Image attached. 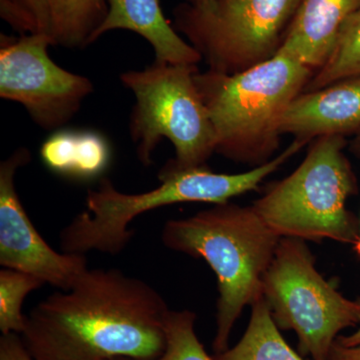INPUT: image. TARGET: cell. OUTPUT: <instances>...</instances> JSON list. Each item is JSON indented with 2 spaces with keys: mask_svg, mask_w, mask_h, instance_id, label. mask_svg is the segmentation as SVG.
Returning a JSON list of instances; mask_svg holds the SVG:
<instances>
[{
  "mask_svg": "<svg viewBox=\"0 0 360 360\" xmlns=\"http://www.w3.org/2000/svg\"><path fill=\"white\" fill-rule=\"evenodd\" d=\"M167 302L120 270L87 269L26 316L21 335L35 360H156L165 352Z\"/></svg>",
  "mask_w": 360,
  "mask_h": 360,
  "instance_id": "1",
  "label": "cell"
},
{
  "mask_svg": "<svg viewBox=\"0 0 360 360\" xmlns=\"http://www.w3.org/2000/svg\"><path fill=\"white\" fill-rule=\"evenodd\" d=\"M281 236L252 206L214 205L187 219L168 220L161 240L169 250L205 260L217 277L214 354L229 347L234 324L243 309L262 296V279Z\"/></svg>",
  "mask_w": 360,
  "mask_h": 360,
  "instance_id": "2",
  "label": "cell"
},
{
  "mask_svg": "<svg viewBox=\"0 0 360 360\" xmlns=\"http://www.w3.org/2000/svg\"><path fill=\"white\" fill-rule=\"evenodd\" d=\"M305 143L295 139L277 158L243 174H217L205 165L176 168L167 163L158 174L160 186L146 193H123L110 179L103 177L98 187L87 193L86 210L60 232L61 250L78 255L91 250L118 255L134 238L129 224L142 213L175 203H227L257 189Z\"/></svg>",
  "mask_w": 360,
  "mask_h": 360,
  "instance_id": "3",
  "label": "cell"
},
{
  "mask_svg": "<svg viewBox=\"0 0 360 360\" xmlns=\"http://www.w3.org/2000/svg\"><path fill=\"white\" fill-rule=\"evenodd\" d=\"M311 68L276 52L239 72L195 73L214 127L217 150L236 161L262 165L278 146L279 122L310 80Z\"/></svg>",
  "mask_w": 360,
  "mask_h": 360,
  "instance_id": "4",
  "label": "cell"
},
{
  "mask_svg": "<svg viewBox=\"0 0 360 360\" xmlns=\"http://www.w3.org/2000/svg\"><path fill=\"white\" fill-rule=\"evenodd\" d=\"M345 146L342 135L319 137L300 167L255 201L253 210L277 236L356 243L359 225L347 208L356 180Z\"/></svg>",
  "mask_w": 360,
  "mask_h": 360,
  "instance_id": "5",
  "label": "cell"
},
{
  "mask_svg": "<svg viewBox=\"0 0 360 360\" xmlns=\"http://www.w3.org/2000/svg\"><path fill=\"white\" fill-rule=\"evenodd\" d=\"M195 65L158 63L125 71L120 82L136 103L129 131L137 158L149 167L162 139L174 144L176 168L202 167L217 150L214 127L195 82Z\"/></svg>",
  "mask_w": 360,
  "mask_h": 360,
  "instance_id": "6",
  "label": "cell"
},
{
  "mask_svg": "<svg viewBox=\"0 0 360 360\" xmlns=\"http://www.w3.org/2000/svg\"><path fill=\"white\" fill-rule=\"evenodd\" d=\"M262 297L277 328L295 331L298 352L312 360H328L341 331L360 323V300L345 297L322 277L303 239L281 238Z\"/></svg>",
  "mask_w": 360,
  "mask_h": 360,
  "instance_id": "7",
  "label": "cell"
},
{
  "mask_svg": "<svg viewBox=\"0 0 360 360\" xmlns=\"http://www.w3.org/2000/svg\"><path fill=\"white\" fill-rule=\"evenodd\" d=\"M302 0H212L182 4L174 25L217 72H239L278 51Z\"/></svg>",
  "mask_w": 360,
  "mask_h": 360,
  "instance_id": "8",
  "label": "cell"
},
{
  "mask_svg": "<svg viewBox=\"0 0 360 360\" xmlns=\"http://www.w3.org/2000/svg\"><path fill=\"white\" fill-rule=\"evenodd\" d=\"M51 35L0 37V97L21 104L45 130L70 122L94 92L91 80L56 65L49 47Z\"/></svg>",
  "mask_w": 360,
  "mask_h": 360,
  "instance_id": "9",
  "label": "cell"
},
{
  "mask_svg": "<svg viewBox=\"0 0 360 360\" xmlns=\"http://www.w3.org/2000/svg\"><path fill=\"white\" fill-rule=\"evenodd\" d=\"M32 160L20 148L0 165V264L70 290L89 269L84 255L59 253L42 238L26 213L15 188V174Z\"/></svg>",
  "mask_w": 360,
  "mask_h": 360,
  "instance_id": "10",
  "label": "cell"
},
{
  "mask_svg": "<svg viewBox=\"0 0 360 360\" xmlns=\"http://www.w3.org/2000/svg\"><path fill=\"white\" fill-rule=\"evenodd\" d=\"M278 129L281 135L307 142L360 129V77L300 94L284 111Z\"/></svg>",
  "mask_w": 360,
  "mask_h": 360,
  "instance_id": "11",
  "label": "cell"
},
{
  "mask_svg": "<svg viewBox=\"0 0 360 360\" xmlns=\"http://www.w3.org/2000/svg\"><path fill=\"white\" fill-rule=\"evenodd\" d=\"M108 14L90 39V44L115 30H129L148 41L155 61L170 65H195L202 56L170 25L160 0H106Z\"/></svg>",
  "mask_w": 360,
  "mask_h": 360,
  "instance_id": "12",
  "label": "cell"
},
{
  "mask_svg": "<svg viewBox=\"0 0 360 360\" xmlns=\"http://www.w3.org/2000/svg\"><path fill=\"white\" fill-rule=\"evenodd\" d=\"M360 7V0H302L279 46V53L321 68L328 60L341 27Z\"/></svg>",
  "mask_w": 360,
  "mask_h": 360,
  "instance_id": "13",
  "label": "cell"
},
{
  "mask_svg": "<svg viewBox=\"0 0 360 360\" xmlns=\"http://www.w3.org/2000/svg\"><path fill=\"white\" fill-rule=\"evenodd\" d=\"M45 167L65 179L89 181L110 167L111 149L105 137L91 130H56L40 148Z\"/></svg>",
  "mask_w": 360,
  "mask_h": 360,
  "instance_id": "14",
  "label": "cell"
},
{
  "mask_svg": "<svg viewBox=\"0 0 360 360\" xmlns=\"http://www.w3.org/2000/svg\"><path fill=\"white\" fill-rule=\"evenodd\" d=\"M213 357L215 360H305L284 340L262 296L251 305L248 328L238 342Z\"/></svg>",
  "mask_w": 360,
  "mask_h": 360,
  "instance_id": "15",
  "label": "cell"
},
{
  "mask_svg": "<svg viewBox=\"0 0 360 360\" xmlns=\"http://www.w3.org/2000/svg\"><path fill=\"white\" fill-rule=\"evenodd\" d=\"M106 14V0H56L51 27L54 45L86 47Z\"/></svg>",
  "mask_w": 360,
  "mask_h": 360,
  "instance_id": "16",
  "label": "cell"
},
{
  "mask_svg": "<svg viewBox=\"0 0 360 360\" xmlns=\"http://www.w3.org/2000/svg\"><path fill=\"white\" fill-rule=\"evenodd\" d=\"M356 77H360V7L345 21L328 60L304 90L314 91Z\"/></svg>",
  "mask_w": 360,
  "mask_h": 360,
  "instance_id": "17",
  "label": "cell"
},
{
  "mask_svg": "<svg viewBox=\"0 0 360 360\" xmlns=\"http://www.w3.org/2000/svg\"><path fill=\"white\" fill-rule=\"evenodd\" d=\"M45 284L37 277L11 269L0 271V330L2 335H22L26 315L22 305L26 296Z\"/></svg>",
  "mask_w": 360,
  "mask_h": 360,
  "instance_id": "18",
  "label": "cell"
},
{
  "mask_svg": "<svg viewBox=\"0 0 360 360\" xmlns=\"http://www.w3.org/2000/svg\"><path fill=\"white\" fill-rule=\"evenodd\" d=\"M196 314L191 310H169L165 321V352L156 360H215L195 333Z\"/></svg>",
  "mask_w": 360,
  "mask_h": 360,
  "instance_id": "19",
  "label": "cell"
},
{
  "mask_svg": "<svg viewBox=\"0 0 360 360\" xmlns=\"http://www.w3.org/2000/svg\"><path fill=\"white\" fill-rule=\"evenodd\" d=\"M54 4L56 0H0V16L20 35L51 37Z\"/></svg>",
  "mask_w": 360,
  "mask_h": 360,
  "instance_id": "20",
  "label": "cell"
},
{
  "mask_svg": "<svg viewBox=\"0 0 360 360\" xmlns=\"http://www.w3.org/2000/svg\"><path fill=\"white\" fill-rule=\"evenodd\" d=\"M0 360H35L20 335L9 333L0 338Z\"/></svg>",
  "mask_w": 360,
  "mask_h": 360,
  "instance_id": "21",
  "label": "cell"
},
{
  "mask_svg": "<svg viewBox=\"0 0 360 360\" xmlns=\"http://www.w3.org/2000/svg\"><path fill=\"white\" fill-rule=\"evenodd\" d=\"M328 360H360V345L345 347L335 341Z\"/></svg>",
  "mask_w": 360,
  "mask_h": 360,
  "instance_id": "22",
  "label": "cell"
},
{
  "mask_svg": "<svg viewBox=\"0 0 360 360\" xmlns=\"http://www.w3.org/2000/svg\"><path fill=\"white\" fill-rule=\"evenodd\" d=\"M336 341L345 347H359L360 345V323L354 333L348 335H340Z\"/></svg>",
  "mask_w": 360,
  "mask_h": 360,
  "instance_id": "23",
  "label": "cell"
},
{
  "mask_svg": "<svg viewBox=\"0 0 360 360\" xmlns=\"http://www.w3.org/2000/svg\"><path fill=\"white\" fill-rule=\"evenodd\" d=\"M354 153H356V155H360V134L359 136L356 137V139H355L354 142Z\"/></svg>",
  "mask_w": 360,
  "mask_h": 360,
  "instance_id": "24",
  "label": "cell"
},
{
  "mask_svg": "<svg viewBox=\"0 0 360 360\" xmlns=\"http://www.w3.org/2000/svg\"><path fill=\"white\" fill-rule=\"evenodd\" d=\"M189 4L193 6H202V4H208L212 0H188Z\"/></svg>",
  "mask_w": 360,
  "mask_h": 360,
  "instance_id": "25",
  "label": "cell"
},
{
  "mask_svg": "<svg viewBox=\"0 0 360 360\" xmlns=\"http://www.w3.org/2000/svg\"><path fill=\"white\" fill-rule=\"evenodd\" d=\"M354 245L355 253H356L357 257H360V224H359V238H357L356 243H355Z\"/></svg>",
  "mask_w": 360,
  "mask_h": 360,
  "instance_id": "26",
  "label": "cell"
},
{
  "mask_svg": "<svg viewBox=\"0 0 360 360\" xmlns=\"http://www.w3.org/2000/svg\"><path fill=\"white\" fill-rule=\"evenodd\" d=\"M104 360H135V359H127V357H116V359H104Z\"/></svg>",
  "mask_w": 360,
  "mask_h": 360,
  "instance_id": "27",
  "label": "cell"
}]
</instances>
